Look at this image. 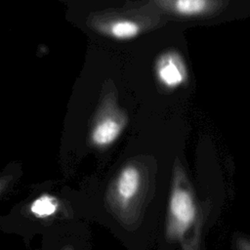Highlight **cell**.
<instances>
[{
	"mask_svg": "<svg viewBox=\"0 0 250 250\" xmlns=\"http://www.w3.org/2000/svg\"><path fill=\"white\" fill-rule=\"evenodd\" d=\"M196 216V207L191 192L182 187L174 186L169 201L167 234L179 238L191 226Z\"/></svg>",
	"mask_w": 250,
	"mask_h": 250,
	"instance_id": "obj_1",
	"label": "cell"
},
{
	"mask_svg": "<svg viewBox=\"0 0 250 250\" xmlns=\"http://www.w3.org/2000/svg\"><path fill=\"white\" fill-rule=\"evenodd\" d=\"M124 121L114 109L110 101L106 100L100 107L90 132L92 145L104 147L112 144L121 134Z\"/></svg>",
	"mask_w": 250,
	"mask_h": 250,
	"instance_id": "obj_2",
	"label": "cell"
},
{
	"mask_svg": "<svg viewBox=\"0 0 250 250\" xmlns=\"http://www.w3.org/2000/svg\"><path fill=\"white\" fill-rule=\"evenodd\" d=\"M155 73L166 88L174 89L187 81L188 69L182 56L176 51L163 53L156 61Z\"/></svg>",
	"mask_w": 250,
	"mask_h": 250,
	"instance_id": "obj_3",
	"label": "cell"
},
{
	"mask_svg": "<svg viewBox=\"0 0 250 250\" xmlns=\"http://www.w3.org/2000/svg\"><path fill=\"white\" fill-rule=\"evenodd\" d=\"M140 181L139 170L134 166H127L120 172L115 186L116 194L120 202L125 204L137 194Z\"/></svg>",
	"mask_w": 250,
	"mask_h": 250,
	"instance_id": "obj_4",
	"label": "cell"
},
{
	"mask_svg": "<svg viewBox=\"0 0 250 250\" xmlns=\"http://www.w3.org/2000/svg\"><path fill=\"white\" fill-rule=\"evenodd\" d=\"M99 29L117 40H128L136 37L141 32L138 22L129 20H116L106 24H100Z\"/></svg>",
	"mask_w": 250,
	"mask_h": 250,
	"instance_id": "obj_5",
	"label": "cell"
},
{
	"mask_svg": "<svg viewBox=\"0 0 250 250\" xmlns=\"http://www.w3.org/2000/svg\"><path fill=\"white\" fill-rule=\"evenodd\" d=\"M210 5V0H172L171 9L178 15L192 17L205 13Z\"/></svg>",
	"mask_w": 250,
	"mask_h": 250,
	"instance_id": "obj_6",
	"label": "cell"
},
{
	"mask_svg": "<svg viewBox=\"0 0 250 250\" xmlns=\"http://www.w3.org/2000/svg\"><path fill=\"white\" fill-rule=\"evenodd\" d=\"M60 204L56 197L50 194H43L36 198L30 205V212L37 218L45 219L54 216L59 210Z\"/></svg>",
	"mask_w": 250,
	"mask_h": 250,
	"instance_id": "obj_7",
	"label": "cell"
},
{
	"mask_svg": "<svg viewBox=\"0 0 250 250\" xmlns=\"http://www.w3.org/2000/svg\"><path fill=\"white\" fill-rule=\"evenodd\" d=\"M12 181H13V176L12 175H2V176H0V197L8 189Z\"/></svg>",
	"mask_w": 250,
	"mask_h": 250,
	"instance_id": "obj_8",
	"label": "cell"
},
{
	"mask_svg": "<svg viewBox=\"0 0 250 250\" xmlns=\"http://www.w3.org/2000/svg\"><path fill=\"white\" fill-rule=\"evenodd\" d=\"M64 250H71L70 248H66V249H64Z\"/></svg>",
	"mask_w": 250,
	"mask_h": 250,
	"instance_id": "obj_9",
	"label": "cell"
}]
</instances>
